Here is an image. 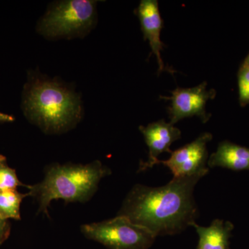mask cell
I'll use <instances>...</instances> for the list:
<instances>
[{"label":"cell","mask_w":249,"mask_h":249,"mask_svg":"<svg viewBox=\"0 0 249 249\" xmlns=\"http://www.w3.org/2000/svg\"><path fill=\"white\" fill-rule=\"evenodd\" d=\"M206 174L173 178L165 186L135 185L129 192L118 215L127 217L152 235H175L196 222L199 211L193 192Z\"/></svg>","instance_id":"1"},{"label":"cell","mask_w":249,"mask_h":249,"mask_svg":"<svg viewBox=\"0 0 249 249\" xmlns=\"http://www.w3.org/2000/svg\"><path fill=\"white\" fill-rule=\"evenodd\" d=\"M22 96L24 116L45 133H63L81 120L80 98L58 80L31 76L24 85Z\"/></svg>","instance_id":"2"},{"label":"cell","mask_w":249,"mask_h":249,"mask_svg":"<svg viewBox=\"0 0 249 249\" xmlns=\"http://www.w3.org/2000/svg\"><path fill=\"white\" fill-rule=\"evenodd\" d=\"M40 183L26 186L29 196L39 204V212L49 215L48 208L54 199L65 202L85 203L97 191L100 181L109 176L111 170L95 160L86 165L58 163L50 165L45 170Z\"/></svg>","instance_id":"3"},{"label":"cell","mask_w":249,"mask_h":249,"mask_svg":"<svg viewBox=\"0 0 249 249\" xmlns=\"http://www.w3.org/2000/svg\"><path fill=\"white\" fill-rule=\"evenodd\" d=\"M96 1L67 0L51 5L37 24V31L49 39L83 37L94 27Z\"/></svg>","instance_id":"4"},{"label":"cell","mask_w":249,"mask_h":249,"mask_svg":"<svg viewBox=\"0 0 249 249\" xmlns=\"http://www.w3.org/2000/svg\"><path fill=\"white\" fill-rule=\"evenodd\" d=\"M81 231L87 238L109 249H147L156 237L145 228L118 214L108 220L84 224Z\"/></svg>","instance_id":"5"},{"label":"cell","mask_w":249,"mask_h":249,"mask_svg":"<svg viewBox=\"0 0 249 249\" xmlns=\"http://www.w3.org/2000/svg\"><path fill=\"white\" fill-rule=\"evenodd\" d=\"M213 136L209 132L201 134L196 140L178 150L172 152L168 160H159L157 164H163L169 168L173 178H182L197 174H207L208 142Z\"/></svg>","instance_id":"6"},{"label":"cell","mask_w":249,"mask_h":249,"mask_svg":"<svg viewBox=\"0 0 249 249\" xmlns=\"http://www.w3.org/2000/svg\"><path fill=\"white\" fill-rule=\"evenodd\" d=\"M206 82L193 88H179L171 91V96H160L171 101L168 107L170 123L175 124L185 118L197 116L203 123L209 120L211 114L206 111V105L215 96L214 89L208 90Z\"/></svg>","instance_id":"7"},{"label":"cell","mask_w":249,"mask_h":249,"mask_svg":"<svg viewBox=\"0 0 249 249\" xmlns=\"http://www.w3.org/2000/svg\"><path fill=\"white\" fill-rule=\"evenodd\" d=\"M139 129L148 147L149 155L147 161L141 162L138 172L145 171L157 165L159 156L163 152L171 154L170 145L181 138L179 129L164 120L152 123L146 127L140 126Z\"/></svg>","instance_id":"8"},{"label":"cell","mask_w":249,"mask_h":249,"mask_svg":"<svg viewBox=\"0 0 249 249\" xmlns=\"http://www.w3.org/2000/svg\"><path fill=\"white\" fill-rule=\"evenodd\" d=\"M144 39L148 40L152 52L157 57L159 73L164 70L165 66L160 52L164 44L160 40V33L163 28V21L159 9L157 0H142L137 9Z\"/></svg>","instance_id":"9"},{"label":"cell","mask_w":249,"mask_h":249,"mask_svg":"<svg viewBox=\"0 0 249 249\" xmlns=\"http://www.w3.org/2000/svg\"><path fill=\"white\" fill-rule=\"evenodd\" d=\"M209 168L222 167L235 171L249 170V148L229 142L218 145L217 151L208 160Z\"/></svg>","instance_id":"10"},{"label":"cell","mask_w":249,"mask_h":249,"mask_svg":"<svg viewBox=\"0 0 249 249\" xmlns=\"http://www.w3.org/2000/svg\"><path fill=\"white\" fill-rule=\"evenodd\" d=\"M199 235L197 249H228L229 240L234 226L231 222L214 219L209 227H203L193 223Z\"/></svg>","instance_id":"11"},{"label":"cell","mask_w":249,"mask_h":249,"mask_svg":"<svg viewBox=\"0 0 249 249\" xmlns=\"http://www.w3.org/2000/svg\"><path fill=\"white\" fill-rule=\"evenodd\" d=\"M29 193L22 194L17 190L0 191V214L5 219H14L19 220L20 216V205Z\"/></svg>","instance_id":"12"},{"label":"cell","mask_w":249,"mask_h":249,"mask_svg":"<svg viewBox=\"0 0 249 249\" xmlns=\"http://www.w3.org/2000/svg\"><path fill=\"white\" fill-rule=\"evenodd\" d=\"M21 186L26 187L19 181L16 170L9 166L6 157L0 155V191L16 190Z\"/></svg>","instance_id":"13"},{"label":"cell","mask_w":249,"mask_h":249,"mask_svg":"<svg viewBox=\"0 0 249 249\" xmlns=\"http://www.w3.org/2000/svg\"><path fill=\"white\" fill-rule=\"evenodd\" d=\"M239 95L240 102L249 103V68L242 67L239 74Z\"/></svg>","instance_id":"14"},{"label":"cell","mask_w":249,"mask_h":249,"mask_svg":"<svg viewBox=\"0 0 249 249\" xmlns=\"http://www.w3.org/2000/svg\"><path fill=\"white\" fill-rule=\"evenodd\" d=\"M11 232V225L8 219L0 214V245L9 238Z\"/></svg>","instance_id":"15"},{"label":"cell","mask_w":249,"mask_h":249,"mask_svg":"<svg viewBox=\"0 0 249 249\" xmlns=\"http://www.w3.org/2000/svg\"><path fill=\"white\" fill-rule=\"evenodd\" d=\"M14 117L9 114H4V113L0 112V122L9 123L14 121Z\"/></svg>","instance_id":"16"},{"label":"cell","mask_w":249,"mask_h":249,"mask_svg":"<svg viewBox=\"0 0 249 249\" xmlns=\"http://www.w3.org/2000/svg\"><path fill=\"white\" fill-rule=\"evenodd\" d=\"M243 67H249V55L245 60V63H244Z\"/></svg>","instance_id":"17"}]
</instances>
